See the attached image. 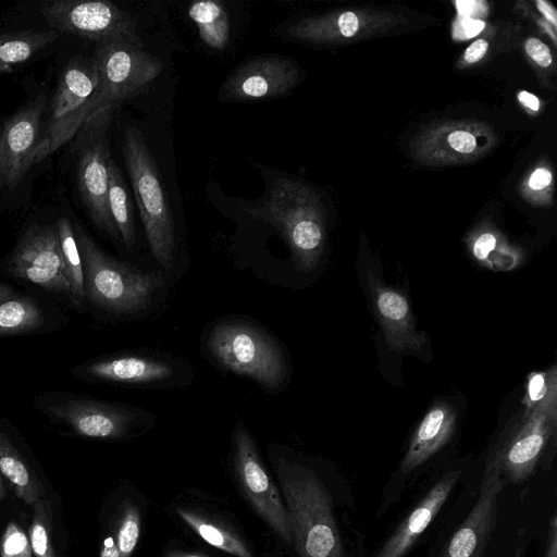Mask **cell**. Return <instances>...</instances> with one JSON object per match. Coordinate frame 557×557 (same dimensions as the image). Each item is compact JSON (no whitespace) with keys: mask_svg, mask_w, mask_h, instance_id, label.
I'll list each match as a JSON object with an SVG mask.
<instances>
[{"mask_svg":"<svg viewBox=\"0 0 557 557\" xmlns=\"http://www.w3.org/2000/svg\"><path fill=\"white\" fill-rule=\"evenodd\" d=\"M504 487L499 479L483 476L476 503L440 557H482L497 523V497Z\"/></svg>","mask_w":557,"mask_h":557,"instance_id":"cell-16","label":"cell"},{"mask_svg":"<svg viewBox=\"0 0 557 557\" xmlns=\"http://www.w3.org/2000/svg\"><path fill=\"white\" fill-rule=\"evenodd\" d=\"M552 175L546 169L540 168L533 172L530 177L529 185L534 190H540L548 186Z\"/></svg>","mask_w":557,"mask_h":557,"instance_id":"cell-39","label":"cell"},{"mask_svg":"<svg viewBox=\"0 0 557 557\" xmlns=\"http://www.w3.org/2000/svg\"><path fill=\"white\" fill-rule=\"evenodd\" d=\"M542 557H557V515L554 513L549 521L546 547Z\"/></svg>","mask_w":557,"mask_h":557,"instance_id":"cell-37","label":"cell"},{"mask_svg":"<svg viewBox=\"0 0 557 557\" xmlns=\"http://www.w3.org/2000/svg\"><path fill=\"white\" fill-rule=\"evenodd\" d=\"M13 296V290L10 286L0 283V302L10 299Z\"/></svg>","mask_w":557,"mask_h":557,"instance_id":"cell-44","label":"cell"},{"mask_svg":"<svg viewBox=\"0 0 557 557\" xmlns=\"http://www.w3.org/2000/svg\"><path fill=\"white\" fill-rule=\"evenodd\" d=\"M459 476V470L442 476L397 525L374 557H404L446 503Z\"/></svg>","mask_w":557,"mask_h":557,"instance_id":"cell-18","label":"cell"},{"mask_svg":"<svg viewBox=\"0 0 557 557\" xmlns=\"http://www.w3.org/2000/svg\"><path fill=\"white\" fill-rule=\"evenodd\" d=\"M108 202L112 220L127 248L135 244L134 210L120 168L111 158L108 168Z\"/></svg>","mask_w":557,"mask_h":557,"instance_id":"cell-24","label":"cell"},{"mask_svg":"<svg viewBox=\"0 0 557 557\" xmlns=\"http://www.w3.org/2000/svg\"><path fill=\"white\" fill-rule=\"evenodd\" d=\"M78 249L84 269L85 298L113 313H135L146 309L162 284L157 273H143L107 256L83 231Z\"/></svg>","mask_w":557,"mask_h":557,"instance_id":"cell-4","label":"cell"},{"mask_svg":"<svg viewBox=\"0 0 557 557\" xmlns=\"http://www.w3.org/2000/svg\"><path fill=\"white\" fill-rule=\"evenodd\" d=\"M32 547L25 532L14 522H10L1 540V557H32Z\"/></svg>","mask_w":557,"mask_h":557,"instance_id":"cell-31","label":"cell"},{"mask_svg":"<svg viewBox=\"0 0 557 557\" xmlns=\"http://www.w3.org/2000/svg\"><path fill=\"white\" fill-rule=\"evenodd\" d=\"M527 53L541 66L546 67L552 63V54L548 47L537 38L525 41Z\"/></svg>","mask_w":557,"mask_h":557,"instance_id":"cell-32","label":"cell"},{"mask_svg":"<svg viewBox=\"0 0 557 557\" xmlns=\"http://www.w3.org/2000/svg\"><path fill=\"white\" fill-rule=\"evenodd\" d=\"M208 348L221 367L265 388H276L286 379L287 367L280 347L252 324L243 321L216 324L209 334Z\"/></svg>","mask_w":557,"mask_h":557,"instance_id":"cell-7","label":"cell"},{"mask_svg":"<svg viewBox=\"0 0 557 557\" xmlns=\"http://www.w3.org/2000/svg\"><path fill=\"white\" fill-rule=\"evenodd\" d=\"M50 29L95 40L127 41L143 47L134 18L107 1L53 0L41 5Z\"/></svg>","mask_w":557,"mask_h":557,"instance_id":"cell-9","label":"cell"},{"mask_svg":"<svg viewBox=\"0 0 557 557\" xmlns=\"http://www.w3.org/2000/svg\"><path fill=\"white\" fill-rule=\"evenodd\" d=\"M47 502L39 499L35 503L33 521L29 528V543L36 557H55L48 534Z\"/></svg>","mask_w":557,"mask_h":557,"instance_id":"cell-30","label":"cell"},{"mask_svg":"<svg viewBox=\"0 0 557 557\" xmlns=\"http://www.w3.org/2000/svg\"><path fill=\"white\" fill-rule=\"evenodd\" d=\"M455 422L456 413L448 404L434 405L414 432L401 460L400 471L411 472L441 449L451 436Z\"/></svg>","mask_w":557,"mask_h":557,"instance_id":"cell-20","label":"cell"},{"mask_svg":"<svg viewBox=\"0 0 557 557\" xmlns=\"http://www.w3.org/2000/svg\"><path fill=\"white\" fill-rule=\"evenodd\" d=\"M60 236L61 249L69 273L70 298L74 306L81 307L85 299L84 269L71 222L59 218L55 223Z\"/></svg>","mask_w":557,"mask_h":557,"instance_id":"cell-27","label":"cell"},{"mask_svg":"<svg viewBox=\"0 0 557 557\" xmlns=\"http://www.w3.org/2000/svg\"><path fill=\"white\" fill-rule=\"evenodd\" d=\"M59 33L53 29L21 30L0 34V73L9 72L29 60L36 52L53 42Z\"/></svg>","mask_w":557,"mask_h":557,"instance_id":"cell-23","label":"cell"},{"mask_svg":"<svg viewBox=\"0 0 557 557\" xmlns=\"http://www.w3.org/2000/svg\"><path fill=\"white\" fill-rule=\"evenodd\" d=\"M83 371L95 380L127 384H151L174 375L169 362L140 355L101 359L89 363Z\"/></svg>","mask_w":557,"mask_h":557,"instance_id":"cell-19","label":"cell"},{"mask_svg":"<svg viewBox=\"0 0 557 557\" xmlns=\"http://www.w3.org/2000/svg\"><path fill=\"white\" fill-rule=\"evenodd\" d=\"M556 368L545 373H532L528 382L527 409H556Z\"/></svg>","mask_w":557,"mask_h":557,"instance_id":"cell-29","label":"cell"},{"mask_svg":"<svg viewBox=\"0 0 557 557\" xmlns=\"http://www.w3.org/2000/svg\"><path fill=\"white\" fill-rule=\"evenodd\" d=\"M536 4L539 10L545 15L547 20H549L553 24L557 23V13L552 4L544 0H539Z\"/></svg>","mask_w":557,"mask_h":557,"instance_id":"cell-40","label":"cell"},{"mask_svg":"<svg viewBox=\"0 0 557 557\" xmlns=\"http://www.w3.org/2000/svg\"><path fill=\"white\" fill-rule=\"evenodd\" d=\"M190 20L197 26L199 37L212 49H224L230 39V18L224 4L218 0L194 2L188 9Z\"/></svg>","mask_w":557,"mask_h":557,"instance_id":"cell-22","label":"cell"},{"mask_svg":"<svg viewBox=\"0 0 557 557\" xmlns=\"http://www.w3.org/2000/svg\"><path fill=\"white\" fill-rule=\"evenodd\" d=\"M519 100L528 108H530L531 110H539V107H540V102L537 100V98L532 95V94H529L527 91H521L519 94Z\"/></svg>","mask_w":557,"mask_h":557,"instance_id":"cell-41","label":"cell"},{"mask_svg":"<svg viewBox=\"0 0 557 557\" xmlns=\"http://www.w3.org/2000/svg\"><path fill=\"white\" fill-rule=\"evenodd\" d=\"M141 530V516L138 508L127 502L122 509L114 536L107 540L115 548L119 557H131L137 546Z\"/></svg>","mask_w":557,"mask_h":557,"instance_id":"cell-28","label":"cell"},{"mask_svg":"<svg viewBox=\"0 0 557 557\" xmlns=\"http://www.w3.org/2000/svg\"><path fill=\"white\" fill-rule=\"evenodd\" d=\"M122 152L150 250L169 270L175 248L174 220L154 157L137 127L125 128Z\"/></svg>","mask_w":557,"mask_h":557,"instance_id":"cell-3","label":"cell"},{"mask_svg":"<svg viewBox=\"0 0 557 557\" xmlns=\"http://www.w3.org/2000/svg\"><path fill=\"white\" fill-rule=\"evenodd\" d=\"M487 49L488 44L483 39H479L467 48L465 52V60L469 63H474L484 57Z\"/></svg>","mask_w":557,"mask_h":557,"instance_id":"cell-38","label":"cell"},{"mask_svg":"<svg viewBox=\"0 0 557 557\" xmlns=\"http://www.w3.org/2000/svg\"><path fill=\"white\" fill-rule=\"evenodd\" d=\"M496 244L495 237L485 233L481 235L474 244L473 252L478 259H485L487 255L494 249Z\"/></svg>","mask_w":557,"mask_h":557,"instance_id":"cell-36","label":"cell"},{"mask_svg":"<svg viewBox=\"0 0 557 557\" xmlns=\"http://www.w3.org/2000/svg\"><path fill=\"white\" fill-rule=\"evenodd\" d=\"M4 497V488H3V484H2V481H1V478H0V499Z\"/></svg>","mask_w":557,"mask_h":557,"instance_id":"cell-45","label":"cell"},{"mask_svg":"<svg viewBox=\"0 0 557 557\" xmlns=\"http://www.w3.org/2000/svg\"><path fill=\"white\" fill-rule=\"evenodd\" d=\"M557 410L527 409L522 423L491 454L483 476L520 484L534 472L556 428Z\"/></svg>","mask_w":557,"mask_h":557,"instance_id":"cell-10","label":"cell"},{"mask_svg":"<svg viewBox=\"0 0 557 557\" xmlns=\"http://www.w3.org/2000/svg\"><path fill=\"white\" fill-rule=\"evenodd\" d=\"M484 27V23L480 20L471 17L459 18L454 26V36L460 39H467L474 37Z\"/></svg>","mask_w":557,"mask_h":557,"instance_id":"cell-33","label":"cell"},{"mask_svg":"<svg viewBox=\"0 0 557 557\" xmlns=\"http://www.w3.org/2000/svg\"><path fill=\"white\" fill-rule=\"evenodd\" d=\"M42 324V313L29 297L10 298L0 302V335L34 331Z\"/></svg>","mask_w":557,"mask_h":557,"instance_id":"cell-26","label":"cell"},{"mask_svg":"<svg viewBox=\"0 0 557 557\" xmlns=\"http://www.w3.org/2000/svg\"><path fill=\"white\" fill-rule=\"evenodd\" d=\"M48 108L41 94L12 115L0 129V188L13 190L27 174Z\"/></svg>","mask_w":557,"mask_h":557,"instance_id":"cell-13","label":"cell"},{"mask_svg":"<svg viewBox=\"0 0 557 557\" xmlns=\"http://www.w3.org/2000/svg\"><path fill=\"white\" fill-rule=\"evenodd\" d=\"M298 81V69L285 57H258L243 63L225 78L223 100L253 101L283 96Z\"/></svg>","mask_w":557,"mask_h":557,"instance_id":"cell-14","label":"cell"},{"mask_svg":"<svg viewBox=\"0 0 557 557\" xmlns=\"http://www.w3.org/2000/svg\"><path fill=\"white\" fill-rule=\"evenodd\" d=\"M247 212L280 233L299 271L314 269L324 235L314 199L306 187L287 177H278L272 182L265 197Z\"/></svg>","mask_w":557,"mask_h":557,"instance_id":"cell-2","label":"cell"},{"mask_svg":"<svg viewBox=\"0 0 557 557\" xmlns=\"http://www.w3.org/2000/svg\"><path fill=\"white\" fill-rule=\"evenodd\" d=\"M46 412L82 436L103 440L125 436L136 419L135 412L124 407L89 399L49 405Z\"/></svg>","mask_w":557,"mask_h":557,"instance_id":"cell-15","label":"cell"},{"mask_svg":"<svg viewBox=\"0 0 557 557\" xmlns=\"http://www.w3.org/2000/svg\"><path fill=\"white\" fill-rule=\"evenodd\" d=\"M298 557H344L332 497L310 469L283 458L273 461Z\"/></svg>","mask_w":557,"mask_h":557,"instance_id":"cell-1","label":"cell"},{"mask_svg":"<svg viewBox=\"0 0 557 557\" xmlns=\"http://www.w3.org/2000/svg\"><path fill=\"white\" fill-rule=\"evenodd\" d=\"M234 472L255 511L285 543L292 533L283 497L263 467L249 431L238 423L234 432Z\"/></svg>","mask_w":557,"mask_h":557,"instance_id":"cell-11","label":"cell"},{"mask_svg":"<svg viewBox=\"0 0 557 557\" xmlns=\"http://www.w3.org/2000/svg\"><path fill=\"white\" fill-rule=\"evenodd\" d=\"M478 2L475 1H457L456 5L458 9V12L463 16L468 17L472 13H474V5H476Z\"/></svg>","mask_w":557,"mask_h":557,"instance_id":"cell-42","label":"cell"},{"mask_svg":"<svg viewBox=\"0 0 557 557\" xmlns=\"http://www.w3.org/2000/svg\"><path fill=\"white\" fill-rule=\"evenodd\" d=\"M98 72V101L121 103L143 94L160 75L163 62L127 41L97 44L92 57Z\"/></svg>","mask_w":557,"mask_h":557,"instance_id":"cell-8","label":"cell"},{"mask_svg":"<svg viewBox=\"0 0 557 557\" xmlns=\"http://www.w3.org/2000/svg\"><path fill=\"white\" fill-rule=\"evenodd\" d=\"M448 143L451 148L462 153H469L475 148L474 136L465 131H455L449 134Z\"/></svg>","mask_w":557,"mask_h":557,"instance_id":"cell-34","label":"cell"},{"mask_svg":"<svg viewBox=\"0 0 557 557\" xmlns=\"http://www.w3.org/2000/svg\"><path fill=\"white\" fill-rule=\"evenodd\" d=\"M181 519L205 542L235 557H253L245 540L226 523L198 509L178 507Z\"/></svg>","mask_w":557,"mask_h":557,"instance_id":"cell-21","label":"cell"},{"mask_svg":"<svg viewBox=\"0 0 557 557\" xmlns=\"http://www.w3.org/2000/svg\"><path fill=\"white\" fill-rule=\"evenodd\" d=\"M337 25L341 34L345 37H351L358 30V17L352 12H344L338 16Z\"/></svg>","mask_w":557,"mask_h":557,"instance_id":"cell-35","label":"cell"},{"mask_svg":"<svg viewBox=\"0 0 557 557\" xmlns=\"http://www.w3.org/2000/svg\"><path fill=\"white\" fill-rule=\"evenodd\" d=\"M368 286L386 343L396 351H420L425 337L414 331L413 319L403 294L383 284L374 271L368 273Z\"/></svg>","mask_w":557,"mask_h":557,"instance_id":"cell-17","label":"cell"},{"mask_svg":"<svg viewBox=\"0 0 557 557\" xmlns=\"http://www.w3.org/2000/svg\"><path fill=\"white\" fill-rule=\"evenodd\" d=\"M165 557H210L209 555L201 553H191V552H182V550H172L169 552Z\"/></svg>","mask_w":557,"mask_h":557,"instance_id":"cell-43","label":"cell"},{"mask_svg":"<svg viewBox=\"0 0 557 557\" xmlns=\"http://www.w3.org/2000/svg\"><path fill=\"white\" fill-rule=\"evenodd\" d=\"M98 72L91 59L75 58L63 69L42 125L32 165L46 159L82 127L101 104L98 101Z\"/></svg>","mask_w":557,"mask_h":557,"instance_id":"cell-5","label":"cell"},{"mask_svg":"<svg viewBox=\"0 0 557 557\" xmlns=\"http://www.w3.org/2000/svg\"><path fill=\"white\" fill-rule=\"evenodd\" d=\"M8 272L54 293L71 295L55 224H33L22 236L7 262Z\"/></svg>","mask_w":557,"mask_h":557,"instance_id":"cell-12","label":"cell"},{"mask_svg":"<svg viewBox=\"0 0 557 557\" xmlns=\"http://www.w3.org/2000/svg\"><path fill=\"white\" fill-rule=\"evenodd\" d=\"M119 103L96 109L76 133V181L81 199L94 223L119 240L108 202L109 128Z\"/></svg>","mask_w":557,"mask_h":557,"instance_id":"cell-6","label":"cell"},{"mask_svg":"<svg viewBox=\"0 0 557 557\" xmlns=\"http://www.w3.org/2000/svg\"><path fill=\"white\" fill-rule=\"evenodd\" d=\"M0 471L10 481L14 493L27 505L40 499V488L8 436L0 432Z\"/></svg>","mask_w":557,"mask_h":557,"instance_id":"cell-25","label":"cell"}]
</instances>
